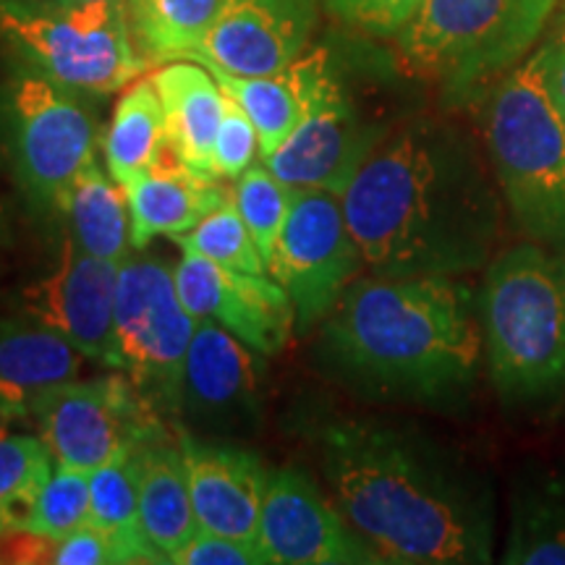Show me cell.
<instances>
[{"mask_svg": "<svg viewBox=\"0 0 565 565\" xmlns=\"http://www.w3.org/2000/svg\"><path fill=\"white\" fill-rule=\"evenodd\" d=\"M341 202L366 270L387 278L479 273L503 233L505 202L487 150L440 121H414L380 141Z\"/></svg>", "mask_w": 565, "mask_h": 565, "instance_id": "6da1fadb", "label": "cell"}, {"mask_svg": "<svg viewBox=\"0 0 565 565\" xmlns=\"http://www.w3.org/2000/svg\"><path fill=\"white\" fill-rule=\"evenodd\" d=\"M320 466L338 511L383 563H492V487L433 437L391 422L343 419L322 429Z\"/></svg>", "mask_w": 565, "mask_h": 565, "instance_id": "7a4b0ae2", "label": "cell"}, {"mask_svg": "<svg viewBox=\"0 0 565 565\" xmlns=\"http://www.w3.org/2000/svg\"><path fill=\"white\" fill-rule=\"evenodd\" d=\"M324 364L370 401L461 406L484 370L477 296L450 275H370L324 317Z\"/></svg>", "mask_w": 565, "mask_h": 565, "instance_id": "3957f363", "label": "cell"}, {"mask_svg": "<svg viewBox=\"0 0 565 565\" xmlns=\"http://www.w3.org/2000/svg\"><path fill=\"white\" fill-rule=\"evenodd\" d=\"M484 372L500 404L545 414L565 404V263L524 242L498 252L477 296Z\"/></svg>", "mask_w": 565, "mask_h": 565, "instance_id": "277c9868", "label": "cell"}, {"mask_svg": "<svg viewBox=\"0 0 565 565\" xmlns=\"http://www.w3.org/2000/svg\"><path fill=\"white\" fill-rule=\"evenodd\" d=\"M484 150L508 215L526 242L565 246V116L536 47L492 87L482 116Z\"/></svg>", "mask_w": 565, "mask_h": 565, "instance_id": "5b68a950", "label": "cell"}, {"mask_svg": "<svg viewBox=\"0 0 565 565\" xmlns=\"http://www.w3.org/2000/svg\"><path fill=\"white\" fill-rule=\"evenodd\" d=\"M557 0H424L395 34L404 66L466 103L519 66L545 32Z\"/></svg>", "mask_w": 565, "mask_h": 565, "instance_id": "8992f818", "label": "cell"}, {"mask_svg": "<svg viewBox=\"0 0 565 565\" xmlns=\"http://www.w3.org/2000/svg\"><path fill=\"white\" fill-rule=\"evenodd\" d=\"M0 40L26 66L76 95H110L147 68L131 40L126 9L0 0Z\"/></svg>", "mask_w": 565, "mask_h": 565, "instance_id": "52a82bcc", "label": "cell"}, {"mask_svg": "<svg viewBox=\"0 0 565 565\" xmlns=\"http://www.w3.org/2000/svg\"><path fill=\"white\" fill-rule=\"evenodd\" d=\"M13 171L30 200L58 212L63 196L95 160L97 124L76 92L26 66L3 89Z\"/></svg>", "mask_w": 565, "mask_h": 565, "instance_id": "ba28073f", "label": "cell"}, {"mask_svg": "<svg viewBox=\"0 0 565 565\" xmlns=\"http://www.w3.org/2000/svg\"><path fill=\"white\" fill-rule=\"evenodd\" d=\"M196 320L175 291L173 265L131 252L116 291V338L124 370L160 412L179 414L183 362Z\"/></svg>", "mask_w": 565, "mask_h": 565, "instance_id": "9c48e42d", "label": "cell"}, {"mask_svg": "<svg viewBox=\"0 0 565 565\" xmlns=\"http://www.w3.org/2000/svg\"><path fill=\"white\" fill-rule=\"evenodd\" d=\"M34 422L55 463L79 471L129 456L166 433L162 412L126 372L55 387L42 398Z\"/></svg>", "mask_w": 565, "mask_h": 565, "instance_id": "30bf717a", "label": "cell"}, {"mask_svg": "<svg viewBox=\"0 0 565 565\" xmlns=\"http://www.w3.org/2000/svg\"><path fill=\"white\" fill-rule=\"evenodd\" d=\"M267 267L291 296L296 330L307 333L322 324L366 267L345 221L341 196L320 189H296L291 215Z\"/></svg>", "mask_w": 565, "mask_h": 565, "instance_id": "8fae6325", "label": "cell"}, {"mask_svg": "<svg viewBox=\"0 0 565 565\" xmlns=\"http://www.w3.org/2000/svg\"><path fill=\"white\" fill-rule=\"evenodd\" d=\"M383 139V129L359 116L335 71L328 68L301 121L263 162L288 186L343 196L353 175Z\"/></svg>", "mask_w": 565, "mask_h": 565, "instance_id": "7c38bea8", "label": "cell"}, {"mask_svg": "<svg viewBox=\"0 0 565 565\" xmlns=\"http://www.w3.org/2000/svg\"><path fill=\"white\" fill-rule=\"evenodd\" d=\"M257 545L270 565H380L333 498L296 466L270 471Z\"/></svg>", "mask_w": 565, "mask_h": 565, "instance_id": "4fadbf2b", "label": "cell"}, {"mask_svg": "<svg viewBox=\"0 0 565 565\" xmlns=\"http://www.w3.org/2000/svg\"><path fill=\"white\" fill-rule=\"evenodd\" d=\"M118 273V263L92 257L66 238L55 270L21 296V312L61 333L89 362L121 372L124 359L116 338Z\"/></svg>", "mask_w": 565, "mask_h": 565, "instance_id": "5bb4252c", "label": "cell"}, {"mask_svg": "<svg viewBox=\"0 0 565 565\" xmlns=\"http://www.w3.org/2000/svg\"><path fill=\"white\" fill-rule=\"evenodd\" d=\"M173 278L183 307L196 322H217L263 356H275L291 341L294 303L273 275L231 270L202 254L181 249Z\"/></svg>", "mask_w": 565, "mask_h": 565, "instance_id": "9a60e30c", "label": "cell"}, {"mask_svg": "<svg viewBox=\"0 0 565 565\" xmlns=\"http://www.w3.org/2000/svg\"><path fill=\"white\" fill-rule=\"evenodd\" d=\"M259 356L217 322H196L183 362L179 414L210 433H249L263 416Z\"/></svg>", "mask_w": 565, "mask_h": 565, "instance_id": "2e32d148", "label": "cell"}, {"mask_svg": "<svg viewBox=\"0 0 565 565\" xmlns=\"http://www.w3.org/2000/svg\"><path fill=\"white\" fill-rule=\"evenodd\" d=\"M317 11V0H223L189 58L238 76L275 74L307 53Z\"/></svg>", "mask_w": 565, "mask_h": 565, "instance_id": "e0dca14e", "label": "cell"}, {"mask_svg": "<svg viewBox=\"0 0 565 565\" xmlns=\"http://www.w3.org/2000/svg\"><path fill=\"white\" fill-rule=\"evenodd\" d=\"M200 529L257 545L270 471L263 458L231 443L179 433Z\"/></svg>", "mask_w": 565, "mask_h": 565, "instance_id": "ac0fdd59", "label": "cell"}, {"mask_svg": "<svg viewBox=\"0 0 565 565\" xmlns=\"http://www.w3.org/2000/svg\"><path fill=\"white\" fill-rule=\"evenodd\" d=\"M84 353L30 315L0 320V422L34 419L55 387L82 377Z\"/></svg>", "mask_w": 565, "mask_h": 565, "instance_id": "d6986e66", "label": "cell"}, {"mask_svg": "<svg viewBox=\"0 0 565 565\" xmlns=\"http://www.w3.org/2000/svg\"><path fill=\"white\" fill-rule=\"evenodd\" d=\"M215 175L192 171L168 152L129 181L121 183L131 215V246L145 252L154 236H181L200 225L228 200Z\"/></svg>", "mask_w": 565, "mask_h": 565, "instance_id": "ffe728a7", "label": "cell"}, {"mask_svg": "<svg viewBox=\"0 0 565 565\" xmlns=\"http://www.w3.org/2000/svg\"><path fill=\"white\" fill-rule=\"evenodd\" d=\"M150 79L160 95L171 152L192 171L215 175L212 152L225 110V92L215 74L200 61L175 58Z\"/></svg>", "mask_w": 565, "mask_h": 565, "instance_id": "44dd1931", "label": "cell"}, {"mask_svg": "<svg viewBox=\"0 0 565 565\" xmlns=\"http://www.w3.org/2000/svg\"><path fill=\"white\" fill-rule=\"evenodd\" d=\"M131 463L137 475L139 515L147 540L168 563H173V557L200 532L181 445L162 433L131 450Z\"/></svg>", "mask_w": 565, "mask_h": 565, "instance_id": "7402d4cb", "label": "cell"}, {"mask_svg": "<svg viewBox=\"0 0 565 565\" xmlns=\"http://www.w3.org/2000/svg\"><path fill=\"white\" fill-rule=\"evenodd\" d=\"M210 68V66H207ZM330 68L328 51H312L291 66L265 76H238L210 68L223 92L242 105L259 137V160L270 158L309 108L317 84Z\"/></svg>", "mask_w": 565, "mask_h": 565, "instance_id": "603a6c76", "label": "cell"}, {"mask_svg": "<svg viewBox=\"0 0 565 565\" xmlns=\"http://www.w3.org/2000/svg\"><path fill=\"white\" fill-rule=\"evenodd\" d=\"M505 565H565V471L524 463L508 498Z\"/></svg>", "mask_w": 565, "mask_h": 565, "instance_id": "cb8c5ba5", "label": "cell"}, {"mask_svg": "<svg viewBox=\"0 0 565 565\" xmlns=\"http://www.w3.org/2000/svg\"><path fill=\"white\" fill-rule=\"evenodd\" d=\"M58 212L68 223V238L92 257L121 265L134 252L131 215L124 186L92 160L76 175Z\"/></svg>", "mask_w": 565, "mask_h": 565, "instance_id": "d4e9b609", "label": "cell"}, {"mask_svg": "<svg viewBox=\"0 0 565 565\" xmlns=\"http://www.w3.org/2000/svg\"><path fill=\"white\" fill-rule=\"evenodd\" d=\"M168 152L166 116L152 79H134L113 110L103 137L105 168L118 183H126L154 166Z\"/></svg>", "mask_w": 565, "mask_h": 565, "instance_id": "484cf974", "label": "cell"}, {"mask_svg": "<svg viewBox=\"0 0 565 565\" xmlns=\"http://www.w3.org/2000/svg\"><path fill=\"white\" fill-rule=\"evenodd\" d=\"M108 536L118 563H168L147 540L131 454L89 471V521Z\"/></svg>", "mask_w": 565, "mask_h": 565, "instance_id": "4316f807", "label": "cell"}, {"mask_svg": "<svg viewBox=\"0 0 565 565\" xmlns=\"http://www.w3.org/2000/svg\"><path fill=\"white\" fill-rule=\"evenodd\" d=\"M131 40L147 63L189 58L212 30L223 0H124Z\"/></svg>", "mask_w": 565, "mask_h": 565, "instance_id": "83f0119b", "label": "cell"}, {"mask_svg": "<svg viewBox=\"0 0 565 565\" xmlns=\"http://www.w3.org/2000/svg\"><path fill=\"white\" fill-rule=\"evenodd\" d=\"M53 466L55 458L40 435L0 429V532L30 526L38 494Z\"/></svg>", "mask_w": 565, "mask_h": 565, "instance_id": "f1b7e54d", "label": "cell"}, {"mask_svg": "<svg viewBox=\"0 0 565 565\" xmlns=\"http://www.w3.org/2000/svg\"><path fill=\"white\" fill-rule=\"evenodd\" d=\"M231 200L236 204L238 215L244 217L254 244L265 263L270 265L275 246L280 242V233L286 228L288 215H291L296 189L280 181L263 160L254 162L236 179ZM270 270V267H267Z\"/></svg>", "mask_w": 565, "mask_h": 565, "instance_id": "f546056e", "label": "cell"}, {"mask_svg": "<svg viewBox=\"0 0 565 565\" xmlns=\"http://www.w3.org/2000/svg\"><path fill=\"white\" fill-rule=\"evenodd\" d=\"M173 242L183 252L202 254V257H207L223 267H231V270L270 275L265 257L259 254L257 244H254L252 233L246 228L244 217L238 215L231 196L215 212H210L200 225H194L192 231L173 236Z\"/></svg>", "mask_w": 565, "mask_h": 565, "instance_id": "4dcf8cb0", "label": "cell"}, {"mask_svg": "<svg viewBox=\"0 0 565 565\" xmlns=\"http://www.w3.org/2000/svg\"><path fill=\"white\" fill-rule=\"evenodd\" d=\"M89 521V471L55 463L42 484L26 529L63 540Z\"/></svg>", "mask_w": 565, "mask_h": 565, "instance_id": "1f68e13d", "label": "cell"}, {"mask_svg": "<svg viewBox=\"0 0 565 565\" xmlns=\"http://www.w3.org/2000/svg\"><path fill=\"white\" fill-rule=\"evenodd\" d=\"M330 17L370 38H395L416 17L424 0H324Z\"/></svg>", "mask_w": 565, "mask_h": 565, "instance_id": "d6a6232c", "label": "cell"}, {"mask_svg": "<svg viewBox=\"0 0 565 565\" xmlns=\"http://www.w3.org/2000/svg\"><path fill=\"white\" fill-rule=\"evenodd\" d=\"M259 158V137L254 129L252 118L246 116L242 105L233 97L225 95V110L221 129H217L215 152H212V162H215L217 179L236 181L246 168L254 166Z\"/></svg>", "mask_w": 565, "mask_h": 565, "instance_id": "836d02e7", "label": "cell"}, {"mask_svg": "<svg viewBox=\"0 0 565 565\" xmlns=\"http://www.w3.org/2000/svg\"><path fill=\"white\" fill-rule=\"evenodd\" d=\"M173 565H270L263 547L233 536L200 532L173 557Z\"/></svg>", "mask_w": 565, "mask_h": 565, "instance_id": "e575fe53", "label": "cell"}, {"mask_svg": "<svg viewBox=\"0 0 565 565\" xmlns=\"http://www.w3.org/2000/svg\"><path fill=\"white\" fill-rule=\"evenodd\" d=\"M118 563L116 550L100 529L84 524L58 540L53 555V565H113Z\"/></svg>", "mask_w": 565, "mask_h": 565, "instance_id": "d590c367", "label": "cell"}, {"mask_svg": "<svg viewBox=\"0 0 565 565\" xmlns=\"http://www.w3.org/2000/svg\"><path fill=\"white\" fill-rule=\"evenodd\" d=\"M55 545L58 540L45 536L34 529L11 526L0 532V563L32 565V563H53Z\"/></svg>", "mask_w": 565, "mask_h": 565, "instance_id": "8d00e7d4", "label": "cell"}, {"mask_svg": "<svg viewBox=\"0 0 565 565\" xmlns=\"http://www.w3.org/2000/svg\"><path fill=\"white\" fill-rule=\"evenodd\" d=\"M545 58H547V82L553 89V97L557 108L565 116V21L557 26L553 38L545 45Z\"/></svg>", "mask_w": 565, "mask_h": 565, "instance_id": "74e56055", "label": "cell"}, {"mask_svg": "<svg viewBox=\"0 0 565 565\" xmlns=\"http://www.w3.org/2000/svg\"><path fill=\"white\" fill-rule=\"evenodd\" d=\"M58 9H126L124 0H42Z\"/></svg>", "mask_w": 565, "mask_h": 565, "instance_id": "f35d334b", "label": "cell"}, {"mask_svg": "<svg viewBox=\"0 0 565 565\" xmlns=\"http://www.w3.org/2000/svg\"><path fill=\"white\" fill-rule=\"evenodd\" d=\"M557 6H561V9H563V13H565V0H557Z\"/></svg>", "mask_w": 565, "mask_h": 565, "instance_id": "ab89813d", "label": "cell"}]
</instances>
